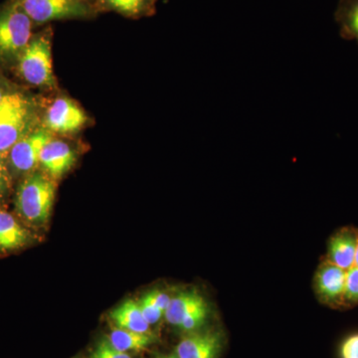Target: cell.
Listing matches in <instances>:
<instances>
[{
  "label": "cell",
  "mask_w": 358,
  "mask_h": 358,
  "mask_svg": "<svg viewBox=\"0 0 358 358\" xmlns=\"http://www.w3.org/2000/svg\"><path fill=\"white\" fill-rule=\"evenodd\" d=\"M55 194V180L43 171H33L18 186L15 195L16 212L24 222L33 227H43L50 219Z\"/></svg>",
  "instance_id": "6da1fadb"
},
{
  "label": "cell",
  "mask_w": 358,
  "mask_h": 358,
  "mask_svg": "<svg viewBox=\"0 0 358 358\" xmlns=\"http://www.w3.org/2000/svg\"><path fill=\"white\" fill-rule=\"evenodd\" d=\"M36 121V107L31 99L9 92L0 101V154L7 155L18 141L34 131Z\"/></svg>",
  "instance_id": "7a4b0ae2"
},
{
  "label": "cell",
  "mask_w": 358,
  "mask_h": 358,
  "mask_svg": "<svg viewBox=\"0 0 358 358\" xmlns=\"http://www.w3.org/2000/svg\"><path fill=\"white\" fill-rule=\"evenodd\" d=\"M51 37L50 30L32 37L16 60L18 74L32 86L45 88L55 86L52 68Z\"/></svg>",
  "instance_id": "3957f363"
},
{
  "label": "cell",
  "mask_w": 358,
  "mask_h": 358,
  "mask_svg": "<svg viewBox=\"0 0 358 358\" xmlns=\"http://www.w3.org/2000/svg\"><path fill=\"white\" fill-rule=\"evenodd\" d=\"M32 20L14 1L0 9V60H17L32 39Z\"/></svg>",
  "instance_id": "277c9868"
},
{
  "label": "cell",
  "mask_w": 358,
  "mask_h": 358,
  "mask_svg": "<svg viewBox=\"0 0 358 358\" xmlns=\"http://www.w3.org/2000/svg\"><path fill=\"white\" fill-rule=\"evenodd\" d=\"M15 2L36 24L87 17L91 13L87 0H15Z\"/></svg>",
  "instance_id": "5b68a950"
},
{
  "label": "cell",
  "mask_w": 358,
  "mask_h": 358,
  "mask_svg": "<svg viewBox=\"0 0 358 358\" xmlns=\"http://www.w3.org/2000/svg\"><path fill=\"white\" fill-rule=\"evenodd\" d=\"M53 138L46 129H35L18 141L6 155L11 174L27 176L39 166L42 150Z\"/></svg>",
  "instance_id": "8992f818"
},
{
  "label": "cell",
  "mask_w": 358,
  "mask_h": 358,
  "mask_svg": "<svg viewBox=\"0 0 358 358\" xmlns=\"http://www.w3.org/2000/svg\"><path fill=\"white\" fill-rule=\"evenodd\" d=\"M88 121L84 110L68 98H58L51 103L44 117V129L50 133L74 134Z\"/></svg>",
  "instance_id": "52a82bcc"
},
{
  "label": "cell",
  "mask_w": 358,
  "mask_h": 358,
  "mask_svg": "<svg viewBox=\"0 0 358 358\" xmlns=\"http://www.w3.org/2000/svg\"><path fill=\"white\" fill-rule=\"evenodd\" d=\"M346 271L324 261L315 275V291L320 303L334 308L345 307Z\"/></svg>",
  "instance_id": "ba28073f"
},
{
  "label": "cell",
  "mask_w": 358,
  "mask_h": 358,
  "mask_svg": "<svg viewBox=\"0 0 358 358\" xmlns=\"http://www.w3.org/2000/svg\"><path fill=\"white\" fill-rule=\"evenodd\" d=\"M222 348V336L217 331L209 329L187 334L176 345L179 358H217Z\"/></svg>",
  "instance_id": "9c48e42d"
},
{
  "label": "cell",
  "mask_w": 358,
  "mask_h": 358,
  "mask_svg": "<svg viewBox=\"0 0 358 358\" xmlns=\"http://www.w3.org/2000/svg\"><path fill=\"white\" fill-rule=\"evenodd\" d=\"M76 159V152L67 143L52 138L42 150L39 166L44 173L56 180L74 166Z\"/></svg>",
  "instance_id": "30bf717a"
},
{
  "label": "cell",
  "mask_w": 358,
  "mask_h": 358,
  "mask_svg": "<svg viewBox=\"0 0 358 358\" xmlns=\"http://www.w3.org/2000/svg\"><path fill=\"white\" fill-rule=\"evenodd\" d=\"M358 244V229L352 226L343 227L334 233L327 243V260L334 265L348 270L355 266Z\"/></svg>",
  "instance_id": "8fae6325"
},
{
  "label": "cell",
  "mask_w": 358,
  "mask_h": 358,
  "mask_svg": "<svg viewBox=\"0 0 358 358\" xmlns=\"http://www.w3.org/2000/svg\"><path fill=\"white\" fill-rule=\"evenodd\" d=\"M34 239L32 233L13 214L0 207V254L13 253L28 246Z\"/></svg>",
  "instance_id": "7c38bea8"
},
{
  "label": "cell",
  "mask_w": 358,
  "mask_h": 358,
  "mask_svg": "<svg viewBox=\"0 0 358 358\" xmlns=\"http://www.w3.org/2000/svg\"><path fill=\"white\" fill-rule=\"evenodd\" d=\"M203 310H208L203 296L196 292H183L171 298L164 317L171 326L179 327L193 313Z\"/></svg>",
  "instance_id": "4fadbf2b"
},
{
  "label": "cell",
  "mask_w": 358,
  "mask_h": 358,
  "mask_svg": "<svg viewBox=\"0 0 358 358\" xmlns=\"http://www.w3.org/2000/svg\"><path fill=\"white\" fill-rule=\"evenodd\" d=\"M115 327L140 334H152L150 324L141 313L138 301L128 300L110 313Z\"/></svg>",
  "instance_id": "5bb4252c"
},
{
  "label": "cell",
  "mask_w": 358,
  "mask_h": 358,
  "mask_svg": "<svg viewBox=\"0 0 358 358\" xmlns=\"http://www.w3.org/2000/svg\"><path fill=\"white\" fill-rule=\"evenodd\" d=\"M334 20L339 26L341 38L358 44V0H339Z\"/></svg>",
  "instance_id": "9a60e30c"
},
{
  "label": "cell",
  "mask_w": 358,
  "mask_h": 358,
  "mask_svg": "<svg viewBox=\"0 0 358 358\" xmlns=\"http://www.w3.org/2000/svg\"><path fill=\"white\" fill-rule=\"evenodd\" d=\"M110 345L122 352H141L155 343L152 334H140L115 327L108 334Z\"/></svg>",
  "instance_id": "2e32d148"
},
{
  "label": "cell",
  "mask_w": 358,
  "mask_h": 358,
  "mask_svg": "<svg viewBox=\"0 0 358 358\" xmlns=\"http://www.w3.org/2000/svg\"><path fill=\"white\" fill-rule=\"evenodd\" d=\"M101 1L108 9L129 17L150 15L155 11V0H101Z\"/></svg>",
  "instance_id": "e0dca14e"
},
{
  "label": "cell",
  "mask_w": 358,
  "mask_h": 358,
  "mask_svg": "<svg viewBox=\"0 0 358 358\" xmlns=\"http://www.w3.org/2000/svg\"><path fill=\"white\" fill-rule=\"evenodd\" d=\"M345 307H355L358 305V268L346 270L345 286Z\"/></svg>",
  "instance_id": "ac0fdd59"
},
{
  "label": "cell",
  "mask_w": 358,
  "mask_h": 358,
  "mask_svg": "<svg viewBox=\"0 0 358 358\" xmlns=\"http://www.w3.org/2000/svg\"><path fill=\"white\" fill-rule=\"evenodd\" d=\"M138 303L143 317L150 324V326L157 324L164 317V313L157 307V303L152 301L150 294H145V296H141L140 300L138 301Z\"/></svg>",
  "instance_id": "d6986e66"
},
{
  "label": "cell",
  "mask_w": 358,
  "mask_h": 358,
  "mask_svg": "<svg viewBox=\"0 0 358 358\" xmlns=\"http://www.w3.org/2000/svg\"><path fill=\"white\" fill-rule=\"evenodd\" d=\"M13 174L7 164L6 155L0 154V207L6 201L11 189Z\"/></svg>",
  "instance_id": "ffe728a7"
},
{
  "label": "cell",
  "mask_w": 358,
  "mask_h": 358,
  "mask_svg": "<svg viewBox=\"0 0 358 358\" xmlns=\"http://www.w3.org/2000/svg\"><path fill=\"white\" fill-rule=\"evenodd\" d=\"M91 358H131V357L129 353L120 352L110 345L109 339L103 338L94 348Z\"/></svg>",
  "instance_id": "44dd1931"
},
{
  "label": "cell",
  "mask_w": 358,
  "mask_h": 358,
  "mask_svg": "<svg viewBox=\"0 0 358 358\" xmlns=\"http://www.w3.org/2000/svg\"><path fill=\"white\" fill-rule=\"evenodd\" d=\"M339 358H358V333L350 334L341 341Z\"/></svg>",
  "instance_id": "7402d4cb"
},
{
  "label": "cell",
  "mask_w": 358,
  "mask_h": 358,
  "mask_svg": "<svg viewBox=\"0 0 358 358\" xmlns=\"http://www.w3.org/2000/svg\"><path fill=\"white\" fill-rule=\"evenodd\" d=\"M148 294H150L152 301L157 303V307H159L162 312L166 313L169 303H171V296L166 293V292L160 291V289H154V291H150V293Z\"/></svg>",
  "instance_id": "603a6c76"
},
{
  "label": "cell",
  "mask_w": 358,
  "mask_h": 358,
  "mask_svg": "<svg viewBox=\"0 0 358 358\" xmlns=\"http://www.w3.org/2000/svg\"><path fill=\"white\" fill-rule=\"evenodd\" d=\"M8 93L9 92L7 91L6 87L0 82V101H1L2 99H3Z\"/></svg>",
  "instance_id": "cb8c5ba5"
},
{
  "label": "cell",
  "mask_w": 358,
  "mask_h": 358,
  "mask_svg": "<svg viewBox=\"0 0 358 358\" xmlns=\"http://www.w3.org/2000/svg\"><path fill=\"white\" fill-rule=\"evenodd\" d=\"M355 266L358 268V244L357 248V253H355Z\"/></svg>",
  "instance_id": "d4e9b609"
},
{
  "label": "cell",
  "mask_w": 358,
  "mask_h": 358,
  "mask_svg": "<svg viewBox=\"0 0 358 358\" xmlns=\"http://www.w3.org/2000/svg\"><path fill=\"white\" fill-rule=\"evenodd\" d=\"M162 358H179L178 355H176V353H171V355H166V357H162Z\"/></svg>",
  "instance_id": "484cf974"
}]
</instances>
